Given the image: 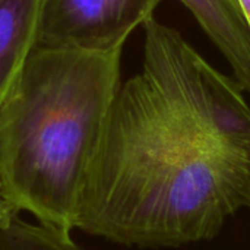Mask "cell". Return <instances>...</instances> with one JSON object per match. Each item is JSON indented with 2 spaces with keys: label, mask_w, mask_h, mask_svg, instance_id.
Segmentation results:
<instances>
[{
  "label": "cell",
  "mask_w": 250,
  "mask_h": 250,
  "mask_svg": "<svg viewBox=\"0 0 250 250\" xmlns=\"http://www.w3.org/2000/svg\"><path fill=\"white\" fill-rule=\"evenodd\" d=\"M163 0H41L37 47L107 48L126 44Z\"/></svg>",
  "instance_id": "cell-3"
},
{
  "label": "cell",
  "mask_w": 250,
  "mask_h": 250,
  "mask_svg": "<svg viewBox=\"0 0 250 250\" xmlns=\"http://www.w3.org/2000/svg\"><path fill=\"white\" fill-rule=\"evenodd\" d=\"M41 0H0V107L37 47Z\"/></svg>",
  "instance_id": "cell-5"
},
{
  "label": "cell",
  "mask_w": 250,
  "mask_h": 250,
  "mask_svg": "<svg viewBox=\"0 0 250 250\" xmlns=\"http://www.w3.org/2000/svg\"><path fill=\"white\" fill-rule=\"evenodd\" d=\"M125 44L35 47L0 107V192L21 214L75 230L85 168L122 85Z\"/></svg>",
  "instance_id": "cell-2"
},
{
  "label": "cell",
  "mask_w": 250,
  "mask_h": 250,
  "mask_svg": "<svg viewBox=\"0 0 250 250\" xmlns=\"http://www.w3.org/2000/svg\"><path fill=\"white\" fill-rule=\"evenodd\" d=\"M85 168L75 230L138 248L214 239L250 209V104L183 35L151 18Z\"/></svg>",
  "instance_id": "cell-1"
},
{
  "label": "cell",
  "mask_w": 250,
  "mask_h": 250,
  "mask_svg": "<svg viewBox=\"0 0 250 250\" xmlns=\"http://www.w3.org/2000/svg\"><path fill=\"white\" fill-rule=\"evenodd\" d=\"M237 1H239L240 9H242V12H243V15H245V18H246V21H248L250 26V0H237Z\"/></svg>",
  "instance_id": "cell-8"
},
{
  "label": "cell",
  "mask_w": 250,
  "mask_h": 250,
  "mask_svg": "<svg viewBox=\"0 0 250 250\" xmlns=\"http://www.w3.org/2000/svg\"><path fill=\"white\" fill-rule=\"evenodd\" d=\"M72 231L16 218L0 229V250H82L72 239Z\"/></svg>",
  "instance_id": "cell-6"
},
{
  "label": "cell",
  "mask_w": 250,
  "mask_h": 250,
  "mask_svg": "<svg viewBox=\"0 0 250 250\" xmlns=\"http://www.w3.org/2000/svg\"><path fill=\"white\" fill-rule=\"evenodd\" d=\"M229 62L234 79L250 94V26L237 0H179Z\"/></svg>",
  "instance_id": "cell-4"
},
{
  "label": "cell",
  "mask_w": 250,
  "mask_h": 250,
  "mask_svg": "<svg viewBox=\"0 0 250 250\" xmlns=\"http://www.w3.org/2000/svg\"><path fill=\"white\" fill-rule=\"evenodd\" d=\"M18 217H19V212L3 198L0 192V229L9 227Z\"/></svg>",
  "instance_id": "cell-7"
}]
</instances>
